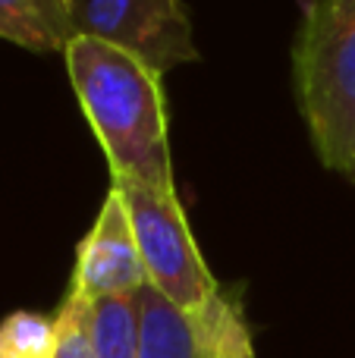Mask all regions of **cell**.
I'll use <instances>...</instances> for the list:
<instances>
[{"label":"cell","mask_w":355,"mask_h":358,"mask_svg":"<svg viewBox=\"0 0 355 358\" xmlns=\"http://www.w3.org/2000/svg\"><path fill=\"white\" fill-rule=\"evenodd\" d=\"M73 92L110 164V179L176 192L161 76L98 38L75 35L63 50Z\"/></svg>","instance_id":"1"},{"label":"cell","mask_w":355,"mask_h":358,"mask_svg":"<svg viewBox=\"0 0 355 358\" xmlns=\"http://www.w3.org/2000/svg\"><path fill=\"white\" fill-rule=\"evenodd\" d=\"M142 358H255L242 302L220 292L195 311H182L151 286L138 292Z\"/></svg>","instance_id":"5"},{"label":"cell","mask_w":355,"mask_h":358,"mask_svg":"<svg viewBox=\"0 0 355 358\" xmlns=\"http://www.w3.org/2000/svg\"><path fill=\"white\" fill-rule=\"evenodd\" d=\"M79 0H0V38L31 54L66 50Z\"/></svg>","instance_id":"7"},{"label":"cell","mask_w":355,"mask_h":358,"mask_svg":"<svg viewBox=\"0 0 355 358\" xmlns=\"http://www.w3.org/2000/svg\"><path fill=\"white\" fill-rule=\"evenodd\" d=\"M94 358H142V308L136 296L88 302Z\"/></svg>","instance_id":"8"},{"label":"cell","mask_w":355,"mask_h":358,"mask_svg":"<svg viewBox=\"0 0 355 358\" xmlns=\"http://www.w3.org/2000/svg\"><path fill=\"white\" fill-rule=\"evenodd\" d=\"M75 35L113 44L157 76L201 60L182 0H79Z\"/></svg>","instance_id":"4"},{"label":"cell","mask_w":355,"mask_h":358,"mask_svg":"<svg viewBox=\"0 0 355 358\" xmlns=\"http://www.w3.org/2000/svg\"><path fill=\"white\" fill-rule=\"evenodd\" d=\"M57 327H60V340H57L54 358H94L88 302H82V299L66 292L60 308H57Z\"/></svg>","instance_id":"10"},{"label":"cell","mask_w":355,"mask_h":358,"mask_svg":"<svg viewBox=\"0 0 355 358\" xmlns=\"http://www.w3.org/2000/svg\"><path fill=\"white\" fill-rule=\"evenodd\" d=\"M148 286L138 242L123 198L110 189L101 201L92 229L75 245V264L69 277V296L82 302H101L113 296H136Z\"/></svg>","instance_id":"6"},{"label":"cell","mask_w":355,"mask_h":358,"mask_svg":"<svg viewBox=\"0 0 355 358\" xmlns=\"http://www.w3.org/2000/svg\"><path fill=\"white\" fill-rule=\"evenodd\" d=\"M293 88L321 164L355 182V0H305Z\"/></svg>","instance_id":"2"},{"label":"cell","mask_w":355,"mask_h":358,"mask_svg":"<svg viewBox=\"0 0 355 358\" xmlns=\"http://www.w3.org/2000/svg\"><path fill=\"white\" fill-rule=\"evenodd\" d=\"M110 189L119 192L132 220L138 255L145 264L148 286L182 311H195L220 292L176 192L148 189L138 182L113 179Z\"/></svg>","instance_id":"3"},{"label":"cell","mask_w":355,"mask_h":358,"mask_svg":"<svg viewBox=\"0 0 355 358\" xmlns=\"http://www.w3.org/2000/svg\"><path fill=\"white\" fill-rule=\"evenodd\" d=\"M57 340V315L19 308L0 321V358H54Z\"/></svg>","instance_id":"9"}]
</instances>
